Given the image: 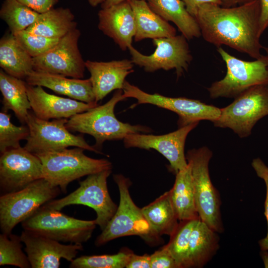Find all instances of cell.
<instances>
[{"instance_id": "6da1fadb", "label": "cell", "mask_w": 268, "mask_h": 268, "mask_svg": "<svg viewBox=\"0 0 268 268\" xmlns=\"http://www.w3.org/2000/svg\"><path fill=\"white\" fill-rule=\"evenodd\" d=\"M260 17L259 0H252L230 7L204 4L195 18L207 42L218 47L225 45L259 59L264 48L260 41Z\"/></svg>"}, {"instance_id": "7a4b0ae2", "label": "cell", "mask_w": 268, "mask_h": 268, "mask_svg": "<svg viewBox=\"0 0 268 268\" xmlns=\"http://www.w3.org/2000/svg\"><path fill=\"white\" fill-rule=\"evenodd\" d=\"M125 99L123 90H117L110 100L104 104L97 105L70 118L66 127L70 132L92 135L95 139L93 146L100 152L103 143L106 140H121L130 134L151 132L152 130L147 127L123 123L116 118L115 107L118 103Z\"/></svg>"}, {"instance_id": "3957f363", "label": "cell", "mask_w": 268, "mask_h": 268, "mask_svg": "<svg viewBox=\"0 0 268 268\" xmlns=\"http://www.w3.org/2000/svg\"><path fill=\"white\" fill-rule=\"evenodd\" d=\"M84 150L76 147L35 154L42 163L43 178L66 193L73 181L112 169L110 161L89 157L84 153Z\"/></svg>"}, {"instance_id": "277c9868", "label": "cell", "mask_w": 268, "mask_h": 268, "mask_svg": "<svg viewBox=\"0 0 268 268\" xmlns=\"http://www.w3.org/2000/svg\"><path fill=\"white\" fill-rule=\"evenodd\" d=\"M61 192L60 187L43 178L20 190L0 195L1 233L7 235L11 234L16 225L31 216L42 205L55 199Z\"/></svg>"}, {"instance_id": "5b68a950", "label": "cell", "mask_w": 268, "mask_h": 268, "mask_svg": "<svg viewBox=\"0 0 268 268\" xmlns=\"http://www.w3.org/2000/svg\"><path fill=\"white\" fill-rule=\"evenodd\" d=\"M211 156V151L205 146L189 150L186 154L191 167L195 202L200 219L217 233L222 232L223 226L219 195L209 174L208 164Z\"/></svg>"}, {"instance_id": "8992f818", "label": "cell", "mask_w": 268, "mask_h": 268, "mask_svg": "<svg viewBox=\"0 0 268 268\" xmlns=\"http://www.w3.org/2000/svg\"><path fill=\"white\" fill-rule=\"evenodd\" d=\"M21 223L24 230L60 242L80 244L90 239L97 225L95 219H79L44 205Z\"/></svg>"}, {"instance_id": "52a82bcc", "label": "cell", "mask_w": 268, "mask_h": 268, "mask_svg": "<svg viewBox=\"0 0 268 268\" xmlns=\"http://www.w3.org/2000/svg\"><path fill=\"white\" fill-rule=\"evenodd\" d=\"M217 52L225 63L227 72L223 79L207 88L211 98H235L254 86L268 85L267 55L254 61H245L231 56L221 47Z\"/></svg>"}, {"instance_id": "ba28073f", "label": "cell", "mask_w": 268, "mask_h": 268, "mask_svg": "<svg viewBox=\"0 0 268 268\" xmlns=\"http://www.w3.org/2000/svg\"><path fill=\"white\" fill-rule=\"evenodd\" d=\"M111 172L112 169H108L89 175L79 182V186L75 191L63 198L54 199L44 205L59 210L73 204L91 207L96 213V224L102 231L118 207L112 200L107 187V179Z\"/></svg>"}, {"instance_id": "9c48e42d", "label": "cell", "mask_w": 268, "mask_h": 268, "mask_svg": "<svg viewBox=\"0 0 268 268\" xmlns=\"http://www.w3.org/2000/svg\"><path fill=\"white\" fill-rule=\"evenodd\" d=\"M113 179L119 191V204L113 217L97 237L96 246H100L116 238L132 235L139 236L146 241L153 240L149 225L141 209L135 204L130 195V180L121 174L114 175Z\"/></svg>"}, {"instance_id": "30bf717a", "label": "cell", "mask_w": 268, "mask_h": 268, "mask_svg": "<svg viewBox=\"0 0 268 268\" xmlns=\"http://www.w3.org/2000/svg\"><path fill=\"white\" fill-rule=\"evenodd\" d=\"M220 110L215 127L231 129L241 138L249 136L256 123L268 115V85L250 87Z\"/></svg>"}, {"instance_id": "8fae6325", "label": "cell", "mask_w": 268, "mask_h": 268, "mask_svg": "<svg viewBox=\"0 0 268 268\" xmlns=\"http://www.w3.org/2000/svg\"><path fill=\"white\" fill-rule=\"evenodd\" d=\"M67 121L66 118L51 121L44 120L29 112L26 125L29 129L30 134L23 147L35 154L69 146L80 147L103 154L93 146L89 145L82 135L71 134L66 126Z\"/></svg>"}, {"instance_id": "7c38bea8", "label": "cell", "mask_w": 268, "mask_h": 268, "mask_svg": "<svg viewBox=\"0 0 268 268\" xmlns=\"http://www.w3.org/2000/svg\"><path fill=\"white\" fill-rule=\"evenodd\" d=\"M125 98H133L137 103L132 106L149 104L176 113L179 116V128L201 120L216 121L220 116V109L199 100L185 97H169L158 93L150 94L125 81L123 88Z\"/></svg>"}, {"instance_id": "4fadbf2b", "label": "cell", "mask_w": 268, "mask_h": 268, "mask_svg": "<svg viewBox=\"0 0 268 268\" xmlns=\"http://www.w3.org/2000/svg\"><path fill=\"white\" fill-rule=\"evenodd\" d=\"M153 44L156 49L149 56L140 53L132 46L130 47L132 62L147 72L175 69L178 77L188 70L193 57L184 35L153 39Z\"/></svg>"}, {"instance_id": "5bb4252c", "label": "cell", "mask_w": 268, "mask_h": 268, "mask_svg": "<svg viewBox=\"0 0 268 268\" xmlns=\"http://www.w3.org/2000/svg\"><path fill=\"white\" fill-rule=\"evenodd\" d=\"M80 36V31L74 28L48 51L33 58L34 70L74 78H83L86 67L78 46Z\"/></svg>"}, {"instance_id": "9a60e30c", "label": "cell", "mask_w": 268, "mask_h": 268, "mask_svg": "<svg viewBox=\"0 0 268 268\" xmlns=\"http://www.w3.org/2000/svg\"><path fill=\"white\" fill-rule=\"evenodd\" d=\"M43 178L42 165L35 154L20 147L0 154V195L13 193Z\"/></svg>"}, {"instance_id": "2e32d148", "label": "cell", "mask_w": 268, "mask_h": 268, "mask_svg": "<svg viewBox=\"0 0 268 268\" xmlns=\"http://www.w3.org/2000/svg\"><path fill=\"white\" fill-rule=\"evenodd\" d=\"M199 123H194L165 134L140 133L127 135L123 139L126 148L137 147L157 151L169 161L170 170L176 174L188 165L184 148L187 137Z\"/></svg>"}, {"instance_id": "e0dca14e", "label": "cell", "mask_w": 268, "mask_h": 268, "mask_svg": "<svg viewBox=\"0 0 268 268\" xmlns=\"http://www.w3.org/2000/svg\"><path fill=\"white\" fill-rule=\"evenodd\" d=\"M20 237L31 268H59L62 259L70 263L76 258L78 252L83 250L82 244H63L26 230L23 229Z\"/></svg>"}, {"instance_id": "ac0fdd59", "label": "cell", "mask_w": 268, "mask_h": 268, "mask_svg": "<svg viewBox=\"0 0 268 268\" xmlns=\"http://www.w3.org/2000/svg\"><path fill=\"white\" fill-rule=\"evenodd\" d=\"M31 109L39 119L49 120L70 118L97 106L70 98H64L46 92L40 86L26 84Z\"/></svg>"}, {"instance_id": "d6986e66", "label": "cell", "mask_w": 268, "mask_h": 268, "mask_svg": "<svg viewBox=\"0 0 268 268\" xmlns=\"http://www.w3.org/2000/svg\"><path fill=\"white\" fill-rule=\"evenodd\" d=\"M98 15V28L122 50L128 49L135 33L134 16L128 0L102 8Z\"/></svg>"}, {"instance_id": "ffe728a7", "label": "cell", "mask_w": 268, "mask_h": 268, "mask_svg": "<svg viewBox=\"0 0 268 268\" xmlns=\"http://www.w3.org/2000/svg\"><path fill=\"white\" fill-rule=\"evenodd\" d=\"M85 67L89 78L95 101L97 103L114 90H123L126 77L134 72L132 60L124 59L110 62L87 60Z\"/></svg>"}, {"instance_id": "44dd1931", "label": "cell", "mask_w": 268, "mask_h": 268, "mask_svg": "<svg viewBox=\"0 0 268 268\" xmlns=\"http://www.w3.org/2000/svg\"><path fill=\"white\" fill-rule=\"evenodd\" d=\"M30 85L45 87L55 93L87 103L97 104L89 78H68L67 76L33 71L25 79Z\"/></svg>"}, {"instance_id": "7402d4cb", "label": "cell", "mask_w": 268, "mask_h": 268, "mask_svg": "<svg viewBox=\"0 0 268 268\" xmlns=\"http://www.w3.org/2000/svg\"><path fill=\"white\" fill-rule=\"evenodd\" d=\"M133 9L135 23L134 41L176 35L175 28L154 12L145 0H128Z\"/></svg>"}, {"instance_id": "603a6c76", "label": "cell", "mask_w": 268, "mask_h": 268, "mask_svg": "<svg viewBox=\"0 0 268 268\" xmlns=\"http://www.w3.org/2000/svg\"><path fill=\"white\" fill-rule=\"evenodd\" d=\"M153 239L162 235H171L179 220L171 200L170 190L141 208Z\"/></svg>"}, {"instance_id": "cb8c5ba5", "label": "cell", "mask_w": 268, "mask_h": 268, "mask_svg": "<svg viewBox=\"0 0 268 268\" xmlns=\"http://www.w3.org/2000/svg\"><path fill=\"white\" fill-rule=\"evenodd\" d=\"M0 67L8 74L21 79L34 71L33 58L11 33L0 40Z\"/></svg>"}, {"instance_id": "d4e9b609", "label": "cell", "mask_w": 268, "mask_h": 268, "mask_svg": "<svg viewBox=\"0 0 268 268\" xmlns=\"http://www.w3.org/2000/svg\"><path fill=\"white\" fill-rule=\"evenodd\" d=\"M150 8L166 21L173 22L187 39L198 38L201 29L181 0H147Z\"/></svg>"}, {"instance_id": "484cf974", "label": "cell", "mask_w": 268, "mask_h": 268, "mask_svg": "<svg viewBox=\"0 0 268 268\" xmlns=\"http://www.w3.org/2000/svg\"><path fill=\"white\" fill-rule=\"evenodd\" d=\"M216 232L199 219L190 237L188 268H201L212 258L218 249Z\"/></svg>"}, {"instance_id": "4316f807", "label": "cell", "mask_w": 268, "mask_h": 268, "mask_svg": "<svg viewBox=\"0 0 268 268\" xmlns=\"http://www.w3.org/2000/svg\"><path fill=\"white\" fill-rule=\"evenodd\" d=\"M74 16L69 8H52L39 13L26 30L48 38L60 39L76 28Z\"/></svg>"}, {"instance_id": "83f0119b", "label": "cell", "mask_w": 268, "mask_h": 268, "mask_svg": "<svg viewBox=\"0 0 268 268\" xmlns=\"http://www.w3.org/2000/svg\"><path fill=\"white\" fill-rule=\"evenodd\" d=\"M26 84V81L0 69V90L2 96V110H12L22 124H26L29 110L31 109Z\"/></svg>"}, {"instance_id": "f1b7e54d", "label": "cell", "mask_w": 268, "mask_h": 268, "mask_svg": "<svg viewBox=\"0 0 268 268\" xmlns=\"http://www.w3.org/2000/svg\"><path fill=\"white\" fill-rule=\"evenodd\" d=\"M173 204L180 221L200 218L195 202L191 167L188 165L176 174L171 189Z\"/></svg>"}, {"instance_id": "f546056e", "label": "cell", "mask_w": 268, "mask_h": 268, "mask_svg": "<svg viewBox=\"0 0 268 268\" xmlns=\"http://www.w3.org/2000/svg\"><path fill=\"white\" fill-rule=\"evenodd\" d=\"M39 13L17 0H4L0 10V17L15 35L26 30L37 19Z\"/></svg>"}, {"instance_id": "4dcf8cb0", "label": "cell", "mask_w": 268, "mask_h": 268, "mask_svg": "<svg viewBox=\"0 0 268 268\" xmlns=\"http://www.w3.org/2000/svg\"><path fill=\"white\" fill-rule=\"evenodd\" d=\"M199 219L181 221L166 245L178 268H188V252L191 235Z\"/></svg>"}, {"instance_id": "1f68e13d", "label": "cell", "mask_w": 268, "mask_h": 268, "mask_svg": "<svg viewBox=\"0 0 268 268\" xmlns=\"http://www.w3.org/2000/svg\"><path fill=\"white\" fill-rule=\"evenodd\" d=\"M20 236L0 234V266L10 265L20 268H31L28 258L22 250Z\"/></svg>"}, {"instance_id": "d6a6232c", "label": "cell", "mask_w": 268, "mask_h": 268, "mask_svg": "<svg viewBox=\"0 0 268 268\" xmlns=\"http://www.w3.org/2000/svg\"><path fill=\"white\" fill-rule=\"evenodd\" d=\"M132 252L121 251L117 254L81 256L70 262V268H126Z\"/></svg>"}, {"instance_id": "836d02e7", "label": "cell", "mask_w": 268, "mask_h": 268, "mask_svg": "<svg viewBox=\"0 0 268 268\" xmlns=\"http://www.w3.org/2000/svg\"><path fill=\"white\" fill-rule=\"evenodd\" d=\"M11 115L7 111L0 113V152L21 147L20 141L27 139L30 134L27 125L16 126L10 121Z\"/></svg>"}, {"instance_id": "e575fe53", "label": "cell", "mask_w": 268, "mask_h": 268, "mask_svg": "<svg viewBox=\"0 0 268 268\" xmlns=\"http://www.w3.org/2000/svg\"><path fill=\"white\" fill-rule=\"evenodd\" d=\"M14 35L22 47L33 58L47 52L60 40L48 38L26 30L18 32Z\"/></svg>"}, {"instance_id": "d590c367", "label": "cell", "mask_w": 268, "mask_h": 268, "mask_svg": "<svg viewBox=\"0 0 268 268\" xmlns=\"http://www.w3.org/2000/svg\"><path fill=\"white\" fill-rule=\"evenodd\" d=\"M150 259L151 268H178L166 245L150 255Z\"/></svg>"}, {"instance_id": "8d00e7d4", "label": "cell", "mask_w": 268, "mask_h": 268, "mask_svg": "<svg viewBox=\"0 0 268 268\" xmlns=\"http://www.w3.org/2000/svg\"><path fill=\"white\" fill-rule=\"evenodd\" d=\"M21 3L35 11L41 13L52 8L58 2V0H17Z\"/></svg>"}, {"instance_id": "74e56055", "label": "cell", "mask_w": 268, "mask_h": 268, "mask_svg": "<svg viewBox=\"0 0 268 268\" xmlns=\"http://www.w3.org/2000/svg\"><path fill=\"white\" fill-rule=\"evenodd\" d=\"M126 268H151L150 255L142 256L132 253Z\"/></svg>"}, {"instance_id": "f35d334b", "label": "cell", "mask_w": 268, "mask_h": 268, "mask_svg": "<svg viewBox=\"0 0 268 268\" xmlns=\"http://www.w3.org/2000/svg\"><path fill=\"white\" fill-rule=\"evenodd\" d=\"M187 11L194 17L200 7L206 3H211L221 5V0H182Z\"/></svg>"}, {"instance_id": "ab89813d", "label": "cell", "mask_w": 268, "mask_h": 268, "mask_svg": "<svg viewBox=\"0 0 268 268\" xmlns=\"http://www.w3.org/2000/svg\"><path fill=\"white\" fill-rule=\"evenodd\" d=\"M260 5V34L268 27V0H259Z\"/></svg>"}, {"instance_id": "60d3db41", "label": "cell", "mask_w": 268, "mask_h": 268, "mask_svg": "<svg viewBox=\"0 0 268 268\" xmlns=\"http://www.w3.org/2000/svg\"><path fill=\"white\" fill-rule=\"evenodd\" d=\"M252 166L256 171L257 175L260 178L268 183V167L259 158L254 159L252 163Z\"/></svg>"}, {"instance_id": "b9f144b4", "label": "cell", "mask_w": 268, "mask_h": 268, "mask_svg": "<svg viewBox=\"0 0 268 268\" xmlns=\"http://www.w3.org/2000/svg\"><path fill=\"white\" fill-rule=\"evenodd\" d=\"M265 183L266 186V198L265 203V214L268 223V233L267 236L259 242L262 251L268 250V183L265 182Z\"/></svg>"}, {"instance_id": "7bdbcfd3", "label": "cell", "mask_w": 268, "mask_h": 268, "mask_svg": "<svg viewBox=\"0 0 268 268\" xmlns=\"http://www.w3.org/2000/svg\"><path fill=\"white\" fill-rule=\"evenodd\" d=\"M252 0H221V5L223 7H233L237 4H242Z\"/></svg>"}, {"instance_id": "ee69618b", "label": "cell", "mask_w": 268, "mask_h": 268, "mask_svg": "<svg viewBox=\"0 0 268 268\" xmlns=\"http://www.w3.org/2000/svg\"><path fill=\"white\" fill-rule=\"evenodd\" d=\"M128 0H105L101 4V8H105Z\"/></svg>"}, {"instance_id": "f6af8a7d", "label": "cell", "mask_w": 268, "mask_h": 268, "mask_svg": "<svg viewBox=\"0 0 268 268\" xmlns=\"http://www.w3.org/2000/svg\"><path fill=\"white\" fill-rule=\"evenodd\" d=\"M263 251L261 253V257L264 261L265 268H268V252L267 251Z\"/></svg>"}, {"instance_id": "bcb514c9", "label": "cell", "mask_w": 268, "mask_h": 268, "mask_svg": "<svg viewBox=\"0 0 268 268\" xmlns=\"http://www.w3.org/2000/svg\"><path fill=\"white\" fill-rule=\"evenodd\" d=\"M89 4L92 6H96L99 4H102L105 0H88Z\"/></svg>"}, {"instance_id": "7dc6e473", "label": "cell", "mask_w": 268, "mask_h": 268, "mask_svg": "<svg viewBox=\"0 0 268 268\" xmlns=\"http://www.w3.org/2000/svg\"><path fill=\"white\" fill-rule=\"evenodd\" d=\"M266 52V54H267V56L268 57V47H264Z\"/></svg>"}]
</instances>
